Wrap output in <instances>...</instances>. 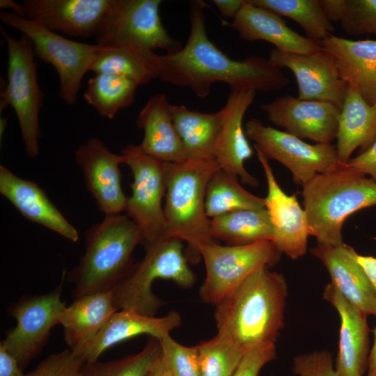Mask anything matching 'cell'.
<instances>
[{
    "instance_id": "obj_11",
    "label": "cell",
    "mask_w": 376,
    "mask_h": 376,
    "mask_svg": "<svg viewBox=\"0 0 376 376\" xmlns=\"http://www.w3.org/2000/svg\"><path fill=\"white\" fill-rule=\"evenodd\" d=\"M121 155L133 175L125 211L140 230L141 244L168 237L162 203L166 194L165 163L146 154L139 145H127Z\"/></svg>"
},
{
    "instance_id": "obj_41",
    "label": "cell",
    "mask_w": 376,
    "mask_h": 376,
    "mask_svg": "<svg viewBox=\"0 0 376 376\" xmlns=\"http://www.w3.org/2000/svg\"><path fill=\"white\" fill-rule=\"evenodd\" d=\"M275 344L248 350L232 376H258L262 368L276 358Z\"/></svg>"
},
{
    "instance_id": "obj_15",
    "label": "cell",
    "mask_w": 376,
    "mask_h": 376,
    "mask_svg": "<svg viewBox=\"0 0 376 376\" xmlns=\"http://www.w3.org/2000/svg\"><path fill=\"white\" fill-rule=\"evenodd\" d=\"M75 162L81 169L87 191L105 216L125 211L127 198L121 185L119 168L123 157L109 150L97 137H91L75 152Z\"/></svg>"
},
{
    "instance_id": "obj_44",
    "label": "cell",
    "mask_w": 376,
    "mask_h": 376,
    "mask_svg": "<svg viewBox=\"0 0 376 376\" xmlns=\"http://www.w3.org/2000/svg\"><path fill=\"white\" fill-rule=\"evenodd\" d=\"M327 19L331 22H340L345 10L346 0H318Z\"/></svg>"
},
{
    "instance_id": "obj_47",
    "label": "cell",
    "mask_w": 376,
    "mask_h": 376,
    "mask_svg": "<svg viewBox=\"0 0 376 376\" xmlns=\"http://www.w3.org/2000/svg\"><path fill=\"white\" fill-rule=\"evenodd\" d=\"M148 376H173L162 357V354L152 365Z\"/></svg>"
},
{
    "instance_id": "obj_2",
    "label": "cell",
    "mask_w": 376,
    "mask_h": 376,
    "mask_svg": "<svg viewBox=\"0 0 376 376\" xmlns=\"http://www.w3.org/2000/svg\"><path fill=\"white\" fill-rule=\"evenodd\" d=\"M288 287L284 276L259 268L215 304L218 334L245 351L275 344L283 327Z\"/></svg>"
},
{
    "instance_id": "obj_20",
    "label": "cell",
    "mask_w": 376,
    "mask_h": 376,
    "mask_svg": "<svg viewBox=\"0 0 376 376\" xmlns=\"http://www.w3.org/2000/svg\"><path fill=\"white\" fill-rule=\"evenodd\" d=\"M181 324L182 318L174 311L163 317H155L118 310L93 339L73 352L85 363L94 362L104 351L119 343L143 334L161 338L170 335L172 330Z\"/></svg>"
},
{
    "instance_id": "obj_10",
    "label": "cell",
    "mask_w": 376,
    "mask_h": 376,
    "mask_svg": "<svg viewBox=\"0 0 376 376\" xmlns=\"http://www.w3.org/2000/svg\"><path fill=\"white\" fill-rule=\"evenodd\" d=\"M281 253L269 240L244 245L205 244L200 249L206 275L199 295L205 303L216 304L259 268L278 263Z\"/></svg>"
},
{
    "instance_id": "obj_43",
    "label": "cell",
    "mask_w": 376,
    "mask_h": 376,
    "mask_svg": "<svg viewBox=\"0 0 376 376\" xmlns=\"http://www.w3.org/2000/svg\"><path fill=\"white\" fill-rule=\"evenodd\" d=\"M17 360L0 343V376H25Z\"/></svg>"
},
{
    "instance_id": "obj_6",
    "label": "cell",
    "mask_w": 376,
    "mask_h": 376,
    "mask_svg": "<svg viewBox=\"0 0 376 376\" xmlns=\"http://www.w3.org/2000/svg\"><path fill=\"white\" fill-rule=\"evenodd\" d=\"M143 246V258L134 263L113 288V303L118 310L155 316L164 304L152 290L155 280H171L189 288L194 285L196 276L188 265L181 240L162 237Z\"/></svg>"
},
{
    "instance_id": "obj_36",
    "label": "cell",
    "mask_w": 376,
    "mask_h": 376,
    "mask_svg": "<svg viewBox=\"0 0 376 376\" xmlns=\"http://www.w3.org/2000/svg\"><path fill=\"white\" fill-rule=\"evenodd\" d=\"M161 355L159 339L149 336L144 347L135 354L110 361L85 363L82 376H148Z\"/></svg>"
},
{
    "instance_id": "obj_17",
    "label": "cell",
    "mask_w": 376,
    "mask_h": 376,
    "mask_svg": "<svg viewBox=\"0 0 376 376\" xmlns=\"http://www.w3.org/2000/svg\"><path fill=\"white\" fill-rule=\"evenodd\" d=\"M254 148L267 184V195L265 199L273 228L271 242L281 253L292 259L299 258L306 253L310 235L304 209L299 205L296 194L288 195L282 190L268 159L255 146Z\"/></svg>"
},
{
    "instance_id": "obj_25",
    "label": "cell",
    "mask_w": 376,
    "mask_h": 376,
    "mask_svg": "<svg viewBox=\"0 0 376 376\" xmlns=\"http://www.w3.org/2000/svg\"><path fill=\"white\" fill-rule=\"evenodd\" d=\"M318 44L335 60L341 79L368 104H376V40L331 35Z\"/></svg>"
},
{
    "instance_id": "obj_37",
    "label": "cell",
    "mask_w": 376,
    "mask_h": 376,
    "mask_svg": "<svg viewBox=\"0 0 376 376\" xmlns=\"http://www.w3.org/2000/svg\"><path fill=\"white\" fill-rule=\"evenodd\" d=\"M159 339L162 357L173 376H201L196 345H182L170 335Z\"/></svg>"
},
{
    "instance_id": "obj_31",
    "label": "cell",
    "mask_w": 376,
    "mask_h": 376,
    "mask_svg": "<svg viewBox=\"0 0 376 376\" xmlns=\"http://www.w3.org/2000/svg\"><path fill=\"white\" fill-rule=\"evenodd\" d=\"M155 54L154 51L133 47H103L90 71L123 76L142 86L157 79Z\"/></svg>"
},
{
    "instance_id": "obj_7",
    "label": "cell",
    "mask_w": 376,
    "mask_h": 376,
    "mask_svg": "<svg viewBox=\"0 0 376 376\" xmlns=\"http://www.w3.org/2000/svg\"><path fill=\"white\" fill-rule=\"evenodd\" d=\"M8 47V82L1 92L0 112L10 105L17 117L26 155L36 158L39 154V139L42 134L39 114L44 94L37 73L33 45L25 36L16 40L1 27Z\"/></svg>"
},
{
    "instance_id": "obj_18",
    "label": "cell",
    "mask_w": 376,
    "mask_h": 376,
    "mask_svg": "<svg viewBox=\"0 0 376 376\" xmlns=\"http://www.w3.org/2000/svg\"><path fill=\"white\" fill-rule=\"evenodd\" d=\"M111 0H24L23 17L53 32L88 38L95 36L98 24Z\"/></svg>"
},
{
    "instance_id": "obj_9",
    "label": "cell",
    "mask_w": 376,
    "mask_h": 376,
    "mask_svg": "<svg viewBox=\"0 0 376 376\" xmlns=\"http://www.w3.org/2000/svg\"><path fill=\"white\" fill-rule=\"evenodd\" d=\"M161 0H111L97 26L96 44L104 47H133L168 53L182 47L165 29L159 14Z\"/></svg>"
},
{
    "instance_id": "obj_39",
    "label": "cell",
    "mask_w": 376,
    "mask_h": 376,
    "mask_svg": "<svg viewBox=\"0 0 376 376\" xmlns=\"http://www.w3.org/2000/svg\"><path fill=\"white\" fill-rule=\"evenodd\" d=\"M85 363L70 349L52 354L25 376H82Z\"/></svg>"
},
{
    "instance_id": "obj_42",
    "label": "cell",
    "mask_w": 376,
    "mask_h": 376,
    "mask_svg": "<svg viewBox=\"0 0 376 376\" xmlns=\"http://www.w3.org/2000/svg\"><path fill=\"white\" fill-rule=\"evenodd\" d=\"M345 164L365 175H370L376 181V139L370 148L357 157L350 158Z\"/></svg>"
},
{
    "instance_id": "obj_33",
    "label": "cell",
    "mask_w": 376,
    "mask_h": 376,
    "mask_svg": "<svg viewBox=\"0 0 376 376\" xmlns=\"http://www.w3.org/2000/svg\"><path fill=\"white\" fill-rule=\"evenodd\" d=\"M138 87L127 77L96 73L88 79L84 97L102 117L113 119L118 111L133 103Z\"/></svg>"
},
{
    "instance_id": "obj_4",
    "label": "cell",
    "mask_w": 376,
    "mask_h": 376,
    "mask_svg": "<svg viewBox=\"0 0 376 376\" xmlns=\"http://www.w3.org/2000/svg\"><path fill=\"white\" fill-rule=\"evenodd\" d=\"M85 252L68 275L74 285L72 297L113 289L134 263L133 252L142 238L127 216H105L84 233Z\"/></svg>"
},
{
    "instance_id": "obj_22",
    "label": "cell",
    "mask_w": 376,
    "mask_h": 376,
    "mask_svg": "<svg viewBox=\"0 0 376 376\" xmlns=\"http://www.w3.org/2000/svg\"><path fill=\"white\" fill-rule=\"evenodd\" d=\"M242 40H263L283 53L310 54L321 49L318 42L290 29L280 15L268 9L244 1L231 22L226 23Z\"/></svg>"
},
{
    "instance_id": "obj_27",
    "label": "cell",
    "mask_w": 376,
    "mask_h": 376,
    "mask_svg": "<svg viewBox=\"0 0 376 376\" xmlns=\"http://www.w3.org/2000/svg\"><path fill=\"white\" fill-rule=\"evenodd\" d=\"M118 309L113 303V289L75 299L59 315L64 340L75 352L93 339Z\"/></svg>"
},
{
    "instance_id": "obj_19",
    "label": "cell",
    "mask_w": 376,
    "mask_h": 376,
    "mask_svg": "<svg viewBox=\"0 0 376 376\" xmlns=\"http://www.w3.org/2000/svg\"><path fill=\"white\" fill-rule=\"evenodd\" d=\"M256 94L254 90H230L221 109V126L215 153L222 170L240 177L243 183L252 187H256L258 181L244 167L245 161L251 157L253 151L243 127V119Z\"/></svg>"
},
{
    "instance_id": "obj_45",
    "label": "cell",
    "mask_w": 376,
    "mask_h": 376,
    "mask_svg": "<svg viewBox=\"0 0 376 376\" xmlns=\"http://www.w3.org/2000/svg\"><path fill=\"white\" fill-rule=\"evenodd\" d=\"M221 15L225 18H233L236 16L242 6L244 0H213Z\"/></svg>"
},
{
    "instance_id": "obj_29",
    "label": "cell",
    "mask_w": 376,
    "mask_h": 376,
    "mask_svg": "<svg viewBox=\"0 0 376 376\" xmlns=\"http://www.w3.org/2000/svg\"><path fill=\"white\" fill-rule=\"evenodd\" d=\"M171 112L188 159H216V147L221 126V111L202 113L191 110L184 105L172 104Z\"/></svg>"
},
{
    "instance_id": "obj_24",
    "label": "cell",
    "mask_w": 376,
    "mask_h": 376,
    "mask_svg": "<svg viewBox=\"0 0 376 376\" xmlns=\"http://www.w3.org/2000/svg\"><path fill=\"white\" fill-rule=\"evenodd\" d=\"M0 193L21 214L76 242L79 233L36 183L22 179L0 166Z\"/></svg>"
},
{
    "instance_id": "obj_46",
    "label": "cell",
    "mask_w": 376,
    "mask_h": 376,
    "mask_svg": "<svg viewBox=\"0 0 376 376\" xmlns=\"http://www.w3.org/2000/svg\"><path fill=\"white\" fill-rule=\"evenodd\" d=\"M356 258L376 291V258L358 253Z\"/></svg>"
},
{
    "instance_id": "obj_23",
    "label": "cell",
    "mask_w": 376,
    "mask_h": 376,
    "mask_svg": "<svg viewBox=\"0 0 376 376\" xmlns=\"http://www.w3.org/2000/svg\"><path fill=\"white\" fill-rule=\"evenodd\" d=\"M311 252L324 264L331 283L347 301L366 315H376V291L351 246L318 244Z\"/></svg>"
},
{
    "instance_id": "obj_48",
    "label": "cell",
    "mask_w": 376,
    "mask_h": 376,
    "mask_svg": "<svg viewBox=\"0 0 376 376\" xmlns=\"http://www.w3.org/2000/svg\"><path fill=\"white\" fill-rule=\"evenodd\" d=\"M373 333L374 343L369 353L366 376H376V327Z\"/></svg>"
},
{
    "instance_id": "obj_5",
    "label": "cell",
    "mask_w": 376,
    "mask_h": 376,
    "mask_svg": "<svg viewBox=\"0 0 376 376\" xmlns=\"http://www.w3.org/2000/svg\"><path fill=\"white\" fill-rule=\"evenodd\" d=\"M164 168L167 237L187 242L186 256L189 262L196 263L201 258V247L216 242L205 212V197L209 180L221 168L216 159L165 163Z\"/></svg>"
},
{
    "instance_id": "obj_34",
    "label": "cell",
    "mask_w": 376,
    "mask_h": 376,
    "mask_svg": "<svg viewBox=\"0 0 376 376\" xmlns=\"http://www.w3.org/2000/svg\"><path fill=\"white\" fill-rule=\"evenodd\" d=\"M258 6L295 21L306 38L320 42L332 35L335 29L325 17L318 0H249Z\"/></svg>"
},
{
    "instance_id": "obj_13",
    "label": "cell",
    "mask_w": 376,
    "mask_h": 376,
    "mask_svg": "<svg viewBox=\"0 0 376 376\" xmlns=\"http://www.w3.org/2000/svg\"><path fill=\"white\" fill-rule=\"evenodd\" d=\"M62 286L63 281L48 293L23 295L6 310L17 324L7 332L1 343L15 357L22 369L41 352L51 329L58 324L61 311L66 306L61 299Z\"/></svg>"
},
{
    "instance_id": "obj_32",
    "label": "cell",
    "mask_w": 376,
    "mask_h": 376,
    "mask_svg": "<svg viewBox=\"0 0 376 376\" xmlns=\"http://www.w3.org/2000/svg\"><path fill=\"white\" fill-rule=\"evenodd\" d=\"M205 212L209 219L242 209L266 208L265 198L246 191L238 177L221 169L209 180L205 197Z\"/></svg>"
},
{
    "instance_id": "obj_49",
    "label": "cell",
    "mask_w": 376,
    "mask_h": 376,
    "mask_svg": "<svg viewBox=\"0 0 376 376\" xmlns=\"http://www.w3.org/2000/svg\"><path fill=\"white\" fill-rule=\"evenodd\" d=\"M0 8H10L13 10L12 13L23 17V6L22 3H18L13 0H1Z\"/></svg>"
},
{
    "instance_id": "obj_3",
    "label": "cell",
    "mask_w": 376,
    "mask_h": 376,
    "mask_svg": "<svg viewBox=\"0 0 376 376\" xmlns=\"http://www.w3.org/2000/svg\"><path fill=\"white\" fill-rule=\"evenodd\" d=\"M302 187L310 235L320 244H343L346 219L363 208L376 207V181L340 163L316 174Z\"/></svg>"
},
{
    "instance_id": "obj_50",
    "label": "cell",
    "mask_w": 376,
    "mask_h": 376,
    "mask_svg": "<svg viewBox=\"0 0 376 376\" xmlns=\"http://www.w3.org/2000/svg\"><path fill=\"white\" fill-rule=\"evenodd\" d=\"M8 123V118L7 117H3L1 118L0 120V136L1 139L2 138V134L4 132L5 128Z\"/></svg>"
},
{
    "instance_id": "obj_26",
    "label": "cell",
    "mask_w": 376,
    "mask_h": 376,
    "mask_svg": "<svg viewBox=\"0 0 376 376\" xmlns=\"http://www.w3.org/2000/svg\"><path fill=\"white\" fill-rule=\"evenodd\" d=\"M171 105L162 93L148 100L136 120L137 127L143 131L139 146L159 162L181 163L188 159V155L173 124Z\"/></svg>"
},
{
    "instance_id": "obj_21",
    "label": "cell",
    "mask_w": 376,
    "mask_h": 376,
    "mask_svg": "<svg viewBox=\"0 0 376 376\" xmlns=\"http://www.w3.org/2000/svg\"><path fill=\"white\" fill-rule=\"evenodd\" d=\"M323 297L336 308L340 319L335 366L338 376H363L370 353L367 315L347 301L332 283L324 287Z\"/></svg>"
},
{
    "instance_id": "obj_14",
    "label": "cell",
    "mask_w": 376,
    "mask_h": 376,
    "mask_svg": "<svg viewBox=\"0 0 376 376\" xmlns=\"http://www.w3.org/2000/svg\"><path fill=\"white\" fill-rule=\"evenodd\" d=\"M260 107L272 123L301 139L329 144L336 139L340 109L333 103L287 95Z\"/></svg>"
},
{
    "instance_id": "obj_12",
    "label": "cell",
    "mask_w": 376,
    "mask_h": 376,
    "mask_svg": "<svg viewBox=\"0 0 376 376\" xmlns=\"http://www.w3.org/2000/svg\"><path fill=\"white\" fill-rule=\"evenodd\" d=\"M247 138L255 142L267 159L278 161L301 186L316 174L327 172L340 164L336 148L329 144H309L285 131L265 125L257 118L244 126Z\"/></svg>"
},
{
    "instance_id": "obj_1",
    "label": "cell",
    "mask_w": 376,
    "mask_h": 376,
    "mask_svg": "<svg viewBox=\"0 0 376 376\" xmlns=\"http://www.w3.org/2000/svg\"><path fill=\"white\" fill-rule=\"evenodd\" d=\"M190 9V32L178 51L155 57L157 79L179 87H187L205 98L217 82L230 90L270 92L290 84L281 68L268 59L249 56L237 61L228 57L208 38L204 14L205 3L194 1Z\"/></svg>"
},
{
    "instance_id": "obj_40",
    "label": "cell",
    "mask_w": 376,
    "mask_h": 376,
    "mask_svg": "<svg viewBox=\"0 0 376 376\" xmlns=\"http://www.w3.org/2000/svg\"><path fill=\"white\" fill-rule=\"evenodd\" d=\"M292 370L298 376H338L331 353L324 350L295 357Z\"/></svg>"
},
{
    "instance_id": "obj_38",
    "label": "cell",
    "mask_w": 376,
    "mask_h": 376,
    "mask_svg": "<svg viewBox=\"0 0 376 376\" xmlns=\"http://www.w3.org/2000/svg\"><path fill=\"white\" fill-rule=\"evenodd\" d=\"M340 22L348 35L376 36V0H346L345 10Z\"/></svg>"
},
{
    "instance_id": "obj_30",
    "label": "cell",
    "mask_w": 376,
    "mask_h": 376,
    "mask_svg": "<svg viewBox=\"0 0 376 376\" xmlns=\"http://www.w3.org/2000/svg\"><path fill=\"white\" fill-rule=\"evenodd\" d=\"M212 237L227 245L271 241L273 228L266 208L242 209L210 219Z\"/></svg>"
},
{
    "instance_id": "obj_28",
    "label": "cell",
    "mask_w": 376,
    "mask_h": 376,
    "mask_svg": "<svg viewBox=\"0 0 376 376\" xmlns=\"http://www.w3.org/2000/svg\"><path fill=\"white\" fill-rule=\"evenodd\" d=\"M336 139L338 159L343 164L357 148L364 152L376 139V104H368L350 85L340 109Z\"/></svg>"
},
{
    "instance_id": "obj_8",
    "label": "cell",
    "mask_w": 376,
    "mask_h": 376,
    "mask_svg": "<svg viewBox=\"0 0 376 376\" xmlns=\"http://www.w3.org/2000/svg\"><path fill=\"white\" fill-rule=\"evenodd\" d=\"M0 19L31 40L35 56L56 70L60 98L75 104L83 77L103 47L70 40L12 12H1Z\"/></svg>"
},
{
    "instance_id": "obj_16",
    "label": "cell",
    "mask_w": 376,
    "mask_h": 376,
    "mask_svg": "<svg viewBox=\"0 0 376 376\" xmlns=\"http://www.w3.org/2000/svg\"><path fill=\"white\" fill-rule=\"evenodd\" d=\"M268 60L290 70L298 85V98L319 100L342 108L347 84L340 77L334 58L322 47L310 54L283 53L272 49Z\"/></svg>"
},
{
    "instance_id": "obj_35",
    "label": "cell",
    "mask_w": 376,
    "mask_h": 376,
    "mask_svg": "<svg viewBox=\"0 0 376 376\" xmlns=\"http://www.w3.org/2000/svg\"><path fill=\"white\" fill-rule=\"evenodd\" d=\"M196 347L201 376H232L246 352L233 340L218 333Z\"/></svg>"
}]
</instances>
